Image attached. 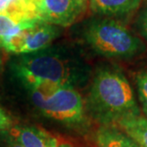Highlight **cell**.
<instances>
[{"mask_svg":"<svg viewBox=\"0 0 147 147\" xmlns=\"http://www.w3.org/2000/svg\"><path fill=\"white\" fill-rule=\"evenodd\" d=\"M135 27L140 36L147 41V5L140 10L135 21Z\"/></svg>","mask_w":147,"mask_h":147,"instance_id":"4fadbf2b","label":"cell"},{"mask_svg":"<svg viewBox=\"0 0 147 147\" xmlns=\"http://www.w3.org/2000/svg\"><path fill=\"white\" fill-rule=\"evenodd\" d=\"M32 99L46 117L68 125L84 121L85 104L75 88L55 86L46 92H31Z\"/></svg>","mask_w":147,"mask_h":147,"instance_id":"277c9868","label":"cell"},{"mask_svg":"<svg viewBox=\"0 0 147 147\" xmlns=\"http://www.w3.org/2000/svg\"><path fill=\"white\" fill-rule=\"evenodd\" d=\"M117 127L125 132L140 147H147V119L136 116L128 117L117 123Z\"/></svg>","mask_w":147,"mask_h":147,"instance_id":"30bf717a","label":"cell"},{"mask_svg":"<svg viewBox=\"0 0 147 147\" xmlns=\"http://www.w3.org/2000/svg\"><path fill=\"white\" fill-rule=\"evenodd\" d=\"M58 147H72V146L68 144V143H59V144H58Z\"/></svg>","mask_w":147,"mask_h":147,"instance_id":"2e32d148","label":"cell"},{"mask_svg":"<svg viewBox=\"0 0 147 147\" xmlns=\"http://www.w3.org/2000/svg\"><path fill=\"white\" fill-rule=\"evenodd\" d=\"M24 21L25 20H21L11 14L0 13V44L16 33Z\"/></svg>","mask_w":147,"mask_h":147,"instance_id":"7c38bea8","label":"cell"},{"mask_svg":"<svg viewBox=\"0 0 147 147\" xmlns=\"http://www.w3.org/2000/svg\"><path fill=\"white\" fill-rule=\"evenodd\" d=\"M81 36L93 52L108 59L130 60L146 51L142 38L117 17L98 16L88 19Z\"/></svg>","mask_w":147,"mask_h":147,"instance_id":"3957f363","label":"cell"},{"mask_svg":"<svg viewBox=\"0 0 147 147\" xmlns=\"http://www.w3.org/2000/svg\"><path fill=\"white\" fill-rule=\"evenodd\" d=\"M142 114L147 119V66L139 70L134 76Z\"/></svg>","mask_w":147,"mask_h":147,"instance_id":"8fae6325","label":"cell"},{"mask_svg":"<svg viewBox=\"0 0 147 147\" xmlns=\"http://www.w3.org/2000/svg\"><path fill=\"white\" fill-rule=\"evenodd\" d=\"M11 135L23 147H58V140L48 132L36 126H16Z\"/></svg>","mask_w":147,"mask_h":147,"instance_id":"52a82bcc","label":"cell"},{"mask_svg":"<svg viewBox=\"0 0 147 147\" xmlns=\"http://www.w3.org/2000/svg\"><path fill=\"white\" fill-rule=\"evenodd\" d=\"M11 71L29 90L40 83L79 89L89 82L92 69L82 55L66 45L49 46L11 61Z\"/></svg>","mask_w":147,"mask_h":147,"instance_id":"6da1fadb","label":"cell"},{"mask_svg":"<svg viewBox=\"0 0 147 147\" xmlns=\"http://www.w3.org/2000/svg\"><path fill=\"white\" fill-rule=\"evenodd\" d=\"M13 120L2 107H0V131L9 130L11 128Z\"/></svg>","mask_w":147,"mask_h":147,"instance_id":"5bb4252c","label":"cell"},{"mask_svg":"<svg viewBox=\"0 0 147 147\" xmlns=\"http://www.w3.org/2000/svg\"><path fill=\"white\" fill-rule=\"evenodd\" d=\"M85 107L101 125H117L142 115L134 90L119 66L105 64L92 76Z\"/></svg>","mask_w":147,"mask_h":147,"instance_id":"7a4b0ae2","label":"cell"},{"mask_svg":"<svg viewBox=\"0 0 147 147\" xmlns=\"http://www.w3.org/2000/svg\"><path fill=\"white\" fill-rule=\"evenodd\" d=\"M1 64H2V61H1V57H0V70H1Z\"/></svg>","mask_w":147,"mask_h":147,"instance_id":"e0dca14e","label":"cell"},{"mask_svg":"<svg viewBox=\"0 0 147 147\" xmlns=\"http://www.w3.org/2000/svg\"><path fill=\"white\" fill-rule=\"evenodd\" d=\"M6 147H23V146L13 138L11 140H10V142H8V144L6 145Z\"/></svg>","mask_w":147,"mask_h":147,"instance_id":"9a60e30c","label":"cell"},{"mask_svg":"<svg viewBox=\"0 0 147 147\" xmlns=\"http://www.w3.org/2000/svg\"><path fill=\"white\" fill-rule=\"evenodd\" d=\"M144 1H145V2H146V3H147V0H144Z\"/></svg>","mask_w":147,"mask_h":147,"instance_id":"ac0fdd59","label":"cell"},{"mask_svg":"<svg viewBox=\"0 0 147 147\" xmlns=\"http://www.w3.org/2000/svg\"><path fill=\"white\" fill-rule=\"evenodd\" d=\"M60 33L61 27L39 18L28 19L22 22L16 33L0 44V48L17 55L31 54L51 46Z\"/></svg>","mask_w":147,"mask_h":147,"instance_id":"5b68a950","label":"cell"},{"mask_svg":"<svg viewBox=\"0 0 147 147\" xmlns=\"http://www.w3.org/2000/svg\"><path fill=\"white\" fill-rule=\"evenodd\" d=\"M98 147H140L116 125H101L96 133Z\"/></svg>","mask_w":147,"mask_h":147,"instance_id":"9c48e42d","label":"cell"},{"mask_svg":"<svg viewBox=\"0 0 147 147\" xmlns=\"http://www.w3.org/2000/svg\"><path fill=\"white\" fill-rule=\"evenodd\" d=\"M87 2L88 7L98 16L119 18L135 13L142 0H87Z\"/></svg>","mask_w":147,"mask_h":147,"instance_id":"ba28073f","label":"cell"},{"mask_svg":"<svg viewBox=\"0 0 147 147\" xmlns=\"http://www.w3.org/2000/svg\"><path fill=\"white\" fill-rule=\"evenodd\" d=\"M38 18L61 28L78 21L87 10V0H36Z\"/></svg>","mask_w":147,"mask_h":147,"instance_id":"8992f818","label":"cell"}]
</instances>
